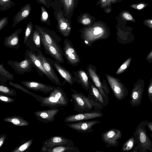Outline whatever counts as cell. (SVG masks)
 <instances>
[{
	"label": "cell",
	"instance_id": "cell-53",
	"mask_svg": "<svg viewBox=\"0 0 152 152\" xmlns=\"http://www.w3.org/2000/svg\"><path fill=\"white\" fill-rule=\"evenodd\" d=\"M150 135L151 137V138L152 139V134L150 133Z\"/></svg>",
	"mask_w": 152,
	"mask_h": 152
},
{
	"label": "cell",
	"instance_id": "cell-38",
	"mask_svg": "<svg viewBox=\"0 0 152 152\" xmlns=\"http://www.w3.org/2000/svg\"><path fill=\"white\" fill-rule=\"evenodd\" d=\"M64 7L65 16H67L70 14L69 0H61Z\"/></svg>",
	"mask_w": 152,
	"mask_h": 152
},
{
	"label": "cell",
	"instance_id": "cell-49",
	"mask_svg": "<svg viewBox=\"0 0 152 152\" xmlns=\"http://www.w3.org/2000/svg\"><path fill=\"white\" fill-rule=\"evenodd\" d=\"M146 60L149 63H152V50L147 55Z\"/></svg>",
	"mask_w": 152,
	"mask_h": 152
},
{
	"label": "cell",
	"instance_id": "cell-7",
	"mask_svg": "<svg viewBox=\"0 0 152 152\" xmlns=\"http://www.w3.org/2000/svg\"><path fill=\"white\" fill-rule=\"evenodd\" d=\"M104 75L115 98L118 100L124 99L128 95L127 88L117 78L106 74Z\"/></svg>",
	"mask_w": 152,
	"mask_h": 152
},
{
	"label": "cell",
	"instance_id": "cell-36",
	"mask_svg": "<svg viewBox=\"0 0 152 152\" xmlns=\"http://www.w3.org/2000/svg\"><path fill=\"white\" fill-rule=\"evenodd\" d=\"M33 26L31 21L29 22L25 29L23 43L26 44L28 39L33 31Z\"/></svg>",
	"mask_w": 152,
	"mask_h": 152
},
{
	"label": "cell",
	"instance_id": "cell-19",
	"mask_svg": "<svg viewBox=\"0 0 152 152\" xmlns=\"http://www.w3.org/2000/svg\"><path fill=\"white\" fill-rule=\"evenodd\" d=\"M48 59L58 73L69 84L72 85L77 82V78L73 76L72 73L62 66L60 63L48 58Z\"/></svg>",
	"mask_w": 152,
	"mask_h": 152
},
{
	"label": "cell",
	"instance_id": "cell-33",
	"mask_svg": "<svg viewBox=\"0 0 152 152\" xmlns=\"http://www.w3.org/2000/svg\"><path fill=\"white\" fill-rule=\"evenodd\" d=\"M33 142V140L32 138L23 144L18 145L12 152H29Z\"/></svg>",
	"mask_w": 152,
	"mask_h": 152
},
{
	"label": "cell",
	"instance_id": "cell-30",
	"mask_svg": "<svg viewBox=\"0 0 152 152\" xmlns=\"http://www.w3.org/2000/svg\"><path fill=\"white\" fill-rule=\"evenodd\" d=\"M9 84L14 88L20 90L23 92L32 96L35 98L38 101L40 102H41V96L37 95L32 92L29 91L26 88L18 83H13L11 81H10L9 82Z\"/></svg>",
	"mask_w": 152,
	"mask_h": 152
},
{
	"label": "cell",
	"instance_id": "cell-10",
	"mask_svg": "<svg viewBox=\"0 0 152 152\" xmlns=\"http://www.w3.org/2000/svg\"><path fill=\"white\" fill-rule=\"evenodd\" d=\"M63 53L68 63L73 66H77L80 59L71 41L65 39L64 41Z\"/></svg>",
	"mask_w": 152,
	"mask_h": 152
},
{
	"label": "cell",
	"instance_id": "cell-46",
	"mask_svg": "<svg viewBox=\"0 0 152 152\" xmlns=\"http://www.w3.org/2000/svg\"><path fill=\"white\" fill-rule=\"evenodd\" d=\"M123 16L125 19L128 20H132L133 19L131 15L126 12L124 13L123 14Z\"/></svg>",
	"mask_w": 152,
	"mask_h": 152
},
{
	"label": "cell",
	"instance_id": "cell-18",
	"mask_svg": "<svg viewBox=\"0 0 152 152\" xmlns=\"http://www.w3.org/2000/svg\"><path fill=\"white\" fill-rule=\"evenodd\" d=\"M21 83L23 86L29 89L45 94L51 93L56 87L36 81H22Z\"/></svg>",
	"mask_w": 152,
	"mask_h": 152
},
{
	"label": "cell",
	"instance_id": "cell-31",
	"mask_svg": "<svg viewBox=\"0 0 152 152\" xmlns=\"http://www.w3.org/2000/svg\"><path fill=\"white\" fill-rule=\"evenodd\" d=\"M137 142L134 136H132L125 141L123 144L122 151L124 152H128L132 150Z\"/></svg>",
	"mask_w": 152,
	"mask_h": 152
},
{
	"label": "cell",
	"instance_id": "cell-5",
	"mask_svg": "<svg viewBox=\"0 0 152 152\" xmlns=\"http://www.w3.org/2000/svg\"><path fill=\"white\" fill-rule=\"evenodd\" d=\"M87 69L93 83L103 96H108L110 92L109 88L105 80H102L95 66L89 64L87 66Z\"/></svg>",
	"mask_w": 152,
	"mask_h": 152
},
{
	"label": "cell",
	"instance_id": "cell-51",
	"mask_svg": "<svg viewBox=\"0 0 152 152\" xmlns=\"http://www.w3.org/2000/svg\"><path fill=\"white\" fill-rule=\"evenodd\" d=\"M147 26L149 28H152V20H149L147 21Z\"/></svg>",
	"mask_w": 152,
	"mask_h": 152
},
{
	"label": "cell",
	"instance_id": "cell-8",
	"mask_svg": "<svg viewBox=\"0 0 152 152\" xmlns=\"http://www.w3.org/2000/svg\"><path fill=\"white\" fill-rule=\"evenodd\" d=\"M53 7L54 9V15L57 22V28L59 32L64 37L69 35L71 31L70 23L64 15L63 11L57 8L56 6Z\"/></svg>",
	"mask_w": 152,
	"mask_h": 152
},
{
	"label": "cell",
	"instance_id": "cell-9",
	"mask_svg": "<svg viewBox=\"0 0 152 152\" xmlns=\"http://www.w3.org/2000/svg\"><path fill=\"white\" fill-rule=\"evenodd\" d=\"M103 116V114L100 110L94 109L90 111L79 113L66 117L64 119L65 122L73 123L85 121Z\"/></svg>",
	"mask_w": 152,
	"mask_h": 152
},
{
	"label": "cell",
	"instance_id": "cell-28",
	"mask_svg": "<svg viewBox=\"0 0 152 152\" xmlns=\"http://www.w3.org/2000/svg\"><path fill=\"white\" fill-rule=\"evenodd\" d=\"M5 122L10 123L17 126H25L29 125V123L22 117L14 115L6 117L3 119Z\"/></svg>",
	"mask_w": 152,
	"mask_h": 152
},
{
	"label": "cell",
	"instance_id": "cell-16",
	"mask_svg": "<svg viewBox=\"0 0 152 152\" xmlns=\"http://www.w3.org/2000/svg\"><path fill=\"white\" fill-rule=\"evenodd\" d=\"M90 88L88 96L94 102L102 106L106 107L109 102L108 96H103L91 80H89Z\"/></svg>",
	"mask_w": 152,
	"mask_h": 152
},
{
	"label": "cell",
	"instance_id": "cell-3",
	"mask_svg": "<svg viewBox=\"0 0 152 152\" xmlns=\"http://www.w3.org/2000/svg\"><path fill=\"white\" fill-rule=\"evenodd\" d=\"M110 33L102 26H95L85 28L81 32V37L84 44L90 46L96 41L107 39Z\"/></svg>",
	"mask_w": 152,
	"mask_h": 152
},
{
	"label": "cell",
	"instance_id": "cell-48",
	"mask_svg": "<svg viewBox=\"0 0 152 152\" xmlns=\"http://www.w3.org/2000/svg\"><path fill=\"white\" fill-rule=\"evenodd\" d=\"M144 120L146 126L152 133V122L148 121L145 119H144Z\"/></svg>",
	"mask_w": 152,
	"mask_h": 152
},
{
	"label": "cell",
	"instance_id": "cell-42",
	"mask_svg": "<svg viewBox=\"0 0 152 152\" xmlns=\"http://www.w3.org/2000/svg\"><path fill=\"white\" fill-rule=\"evenodd\" d=\"M8 23V18L7 17H4L1 18L0 20V31L7 26Z\"/></svg>",
	"mask_w": 152,
	"mask_h": 152
},
{
	"label": "cell",
	"instance_id": "cell-43",
	"mask_svg": "<svg viewBox=\"0 0 152 152\" xmlns=\"http://www.w3.org/2000/svg\"><path fill=\"white\" fill-rule=\"evenodd\" d=\"M81 23L84 25H88L91 22L90 19L87 17L83 18L81 20Z\"/></svg>",
	"mask_w": 152,
	"mask_h": 152
},
{
	"label": "cell",
	"instance_id": "cell-20",
	"mask_svg": "<svg viewBox=\"0 0 152 152\" xmlns=\"http://www.w3.org/2000/svg\"><path fill=\"white\" fill-rule=\"evenodd\" d=\"M42 44L47 54L50 55L55 61L61 64L64 63L63 51L62 49L58 48L45 42L41 38Z\"/></svg>",
	"mask_w": 152,
	"mask_h": 152
},
{
	"label": "cell",
	"instance_id": "cell-2",
	"mask_svg": "<svg viewBox=\"0 0 152 152\" xmlns=\"http://www.w3.org/2000/svg\"><path fill=\"white\" fill-rule=\"evenodd\" d=\"M41 106L53 109L63 106L66 107L69 102L66 93L62 88L59 86L56 87L48 96H41Z\"/></svg>",
	"mask_w": 152,
	"mask_h": 152
},
{
	"label": "cell",
	"instance_id": "cell-37",
	"mask_svg": "<svg viewBox=\"0 0 152 152\" xmlns=\"http://www.w3.org/2000/svg\"><path fill=\"white\" fill-rule=\"evenodd\" d=\"M132 60V58L130 57L127 59L120 66L116 72L117 75L120 74L124 72L129 66Z\"/></svg>",
	"mask_w": 152,
	"mask_h": 152
},
{
	"label": "cell",
	"instance_id": "cell-13",
	"mask_svg": "<svg viewBox=\"0 0 152 152\" xmlns=\"http://www.w3.org/2000/svg\"><path fill=\"white\" fill-rule=\"evenodd\" d=\"M145 87L144 81L140 79L134 84L130 94V103L132 107L138 106L141 104Z\"/></svg>",
	"mask_w": 152,
	"mask_h": 152
},
{
	"label": "cell",
	"instance_id": "cell-34",
	"mask_svg": "<svg viewBox=\"0 0 152 152\" xmlns=\"http://www.w3.org/2000/svg\"><path fill=\"white\" fill-rule=\"evenodd\" d=\"M40 20L43 23H46L48 25H50V20L48 12L44 6H41V15Z\"/></svg>",
	"mask_w": 152,
	"mask_h": 152
},
{
	"label": "cell",
	"instance_id": "cell-11",
	"mask_svg": "<svg viewBox=\"0 0 152 152\" xmlns=\"http://www.w3.org/2000/svg\"><path fill=\"white\" fill-rule=\"evenodd\" d=\"M122 134L120 130L117 129H111L103 132L101 135L103 141L107 147H116L119 144V140L121 138Z\"/></svg>",
	"mask_w": 152,
	"mask_h": 152
},
{
	"label": "cell",
	"instance_id": "cell-41",
	"mask_svg": "<svg viewBox=\"0 0 152 152\" xmlns=\"http://www.w3.org/2000/svg\"><path fill=\"white\" fill-rule=\"evenodd\" d=\"M147 94L149 99L152 104V78L150 80L148 87Z\"/></svg>",
	"mask_w": 152,
	"mask_h": 152
},
{
	"label": "cell",
	"instance_id": "cell-15",
	"mask_svg": "<svg viewBox=\"0 0 152 152\" xmlns=\"http://www.w3.org/2000/svg\"><path fill=\"white\" fill-rule=\"evenodd\" d=\"M101 123L97 120L83 121L73 123H69L66 125L71 129L79 132L83 133L91 132L93 131V127L96 124Z\"/></svg>",
	"mask_w": 152,
	"mask_h": 152
},
{
	"label": "cell",
	"instance_id": "cell-40",
	"mask_svg": "<svg viewBox=\"0 0 152 152\" xmlns=\"http://www.w3.org/2000/svg\"><path fill=\"white\" fill-rule=\"evenodd\" d=\"M39 4H42L49 9L53 2L52 0H36Z\"/></svg>",
	"mask_w": 152,
	"mask_h": 152
},
{
	"label": "cell",
	"instance_id": "cell-17",
	"mask_svg": "<svg viewBox=\"0 0 152 152\" xmlns=\"http://www.w3.org/2000/svg\"><path fill=\"white\" fill-rule=\"evenodd\" d=\"M25 57L29 58L32 61L35 68L38 72L39 75L42 76L44 74L52 82L53 80L49 74L44 68L42 62L38 57L36 53L31 50H26Z\"/></svg>",
	"mask_w": 152,
	"mask_h": 152
},
{
	"label": "cell",
	"instance_id": "cell-50",
	"mask_svg": "<svg viewBox=\"0 0 152 152\" xmlns=\"http://www.w3.org/2000/svg\"><path fill=\"white\" fill-rule=\"evenodd\" d=\"M145 6V4H141L137 5L136 6V8L137 9L141 10L144 8Z\"/></svg>",
	"mask_w": 152,
	"mask_h": 152
},
{
	"label": "cell",
	"instance_id": "cell-27",
	"mask_svg": "<svg viewBox=\"0 0 152 152\" xmlns=\"http://www.w3.org/2000/svg\"><path fill=\"white\" fill-rule=\"evenodd\" d=\"M73 72L74 75L77 79V83L88 92L90 86V80L87 73L83 69H80L76 72L73 71Z\"/></svg>",
	"mask_w": 152,
	"mask_h": 152
},
{
	"label": "cell",
	"instance_id": "cell-4",
	"mask_svg": "<svg viewBox=\"0 0 152 152\" xmlns=\"http://www.w3.org/2000/svg\"><path fill=\"white\" fill-rule=\"evenodd\" d=\"M144 121H141L137 126L134 133V135L137 142L132 152H152V142L149 137L145 127Z\"/></svg>",
	"mask_w": 152,
	"mask_h": 152
},
{
	"label": "cell",
	"instance_id": "cell-26",
	"mask_svg": "<svg viewBox=\"0 0 152 152\" xmlns=\"http://www.w3.org/2000/svg\"><path fill=\"white\" fill-rule=\"evenodd\" d=\"M31 10L30 4H26L22 7L13 18L12 27L15 26L18 23L28 18Z\"/></svg>",
	"mask_w": 152,
	"mask_h": 152
},
{
	"label": "cell",
	"instance_id": "cell-24",
	"mask_svg": "<svg viewBox=\"0 0 152 152\" xmlns=\"http://www.w3.org/2000/svg\"><path fill=\"white\" fill-rule=\"evenodd\" d=\"M26 44L30 50L36 53L41 50L42 45L41 36L37 30L35 28L33 30Z\"/></svg>",
	"mask_w": 152,
	"mask_h": 152
},
{
	"label": "cell",
	"instance_id": "cell-47",
	"mask_svg": "<svg viewBox=\"0 0 152 152\" xmlns=\"http://www.w3.org/2000/svg\"><path fill=\"white\" fill-rule=\"evenodd\" d=\"M102 6L103 7L107 6L110 4L109 0H100Z\"/></svg>",
	"mask_w": 152,
	"mask_h": 152
},
{
	"label": "cell",
	"instance_id": "cell-39",
	"mask_svg": "<svg viewBox=\"0 0 152 152\" xmlns=\"http://www.w3.org/2000/svg\"><path fill=\"white\" fill-rule=\"evenodd\" d=\"M0 100L3 102L11 103L15 102V99L8 96L0 94Z\"/></svg>",
	"mask_w": 152,
	"mask_h": 152
},
{
	"label": "cell",
	"instance_id": "cell-22",
	"mask_svg": "<svg viewBox=\"0 0 152 152\" xmlns=\"http://www.w3.org/2000/svg\"><path fill=\"white\" fill-rule=\"evenodd\" d=\"M75 145L71 140L60 136H54L45 140L43 142V147H50L53 145Z\"/></svg>",
	"mask_w": 152,
	"mask_h": 152
},
{
	"label": "cell",
	"instance_id": "cell-52",
	"mask_svg": "<svg viewBox=\"0 0 152 152\" xmlns=\"http://www.w3.org/2000/svg\"><path fill=\"white\" fill-rule=\"evenodd\" d=\"M110 1V2H114L115 0H109Z\"/></svg>",
	"mask_w": 152,
	"mask_h": 152
},
{
	"label": "cell",
	"instance_id": "cell-29",
	"mask_svg": "<svg viewBox=\"0 0 152 152\" xmlns=\"http://www.w3.org/2000/svg\"><path fill=\"white\" fill-rule=\"evenodd\" d=\"M15 79L13 75L7 70L4 67V64H0V82L6 83Z\"/></svg>",
	"mask_w": 152,
	"mask_h": 152
},
{
	"label": "cell",
	"instance_id": "cell-32",
	"mask_svg": "<svg viewBox=\"0 0 152 152\" xmlns=\"http://www.w3.org/2000/svg\"><path fill=\"white\" fill-rule=\"evenodd\" d=\"M0 94L7 96H16L15 90L9 87L5 83L0 82Z\"/></svg>",
	"mask_w": 152,
	"mask_h": 152
},
{
	"label": "cell",
	"instance_id": "cell-14",
	"mask_svg": "<svg viewBox=\"0 0 152 152\" xmlns=\"http://www.w3.org/2000/svg\"><path fill=\"white\" fill-rule=\"evenodd\" d=\"M36 53L44 68L52 79L53 83L58 86H62V84L56 73L53 65L48 59V58L43 54L40 50Z\"/></svg>",
	"mask_w": 152,
	"mask_h": 152
},
{
	"label": "cell",
	"instance_id": "cell-35",
	"mask_svg": "<svg viewBox=\"0 0 152 152\" xmlns=\"http://www.w3.org/2000/svg\"><path fill=\"white\" fill-rule=\"evenodd\" d=\"M15 5V2L12 0H0V10H8Z\"/></svg>",
	"mask_w": 152,
	"mask_h": 152
},
{
	"label": "cell",
	"instance_id": "cell-44",
	"mask_svg": "<svg viewBox=\"0 0 152 152\" xmlns=\"http://www.w3.org/2000/svg\"><path fill=\"white\" fill-rule=\"evenodd\" d=\"M6 134H2L0 136V148L3 145L4 142L6 138Z\"/></svg>",
	"mask_w": 152,
	"mask_h": 152
},
{
	"label": "cell",
	"instance_id": "cell-45",
	"mask_svg": "<svg viewBox=\"0 0 152 152\" xmlns=\"http://www.w3.org/2000/svg\"><path fill=\"white\" fill-rule=\"evenodd\" d=\"M70 13L72 12L74 6V0H69Z\"/></svg>",
	"mask_w": 152,
	"mask_h": 152
},
{
	"label": "cell",
	"instance_id": "cell-6",
	"mask_svg": "<svg viewBox=\"0 0 152 152\" xmlns=\"http://www.w3.org/2000/svg\"><path fill=\"white\" fill-rule=\"evenodd\" d=\"M34 27L38 31L40 34L41 38L45 42L58 48L61 49L59 43L62 39L55 31L38 25H35Z\"/></svg>",
	"mask_w": 152,
	"mask_h": 152
},
{
	"label": "cell",
	"instance_id": "cell-12",
	"mask_svg": "<svg viewBox=\"0 0 152 152\" xmlns=\"http://www.w3.org/2000/svg\"><path fill=\"white\" fill-rule=\"evenodd\" d=\"M7 63L16 73L21 75L31 72L32 68L35 67L31 60L26 57L24 60L20 61L8 60Z\"/></svg>",
	"mask_w": 152,
	"mask_h": 152
},
{
	"label": "cell",
	"instance_id": "cell-25",
	"mask_svg": "<svg viewBox=\"0 0 152 152\" xmlns=\"http://www.w3.org/2000/svg\"><path fill=\"white\" fill-rule=\"evenodd\" d=\"M40 151L42 152H80V151L78 148L75 145H58L50 147L42 146Z\"/></svg>",
	"mask_w": 152,
	"mask_h": 152
},
{
	"label": "cell",
	"instance_id": "cell-23",
	"mask_svg": "<svg viewBox=\"0 0 152 152\" xmlns=\"http://www.w3.org/2000/svg\"><path fill=\"white\" fill-rule=\"evenodd\" d=\"M22 29L21 28L15 30L10 36L4 38L3 44L5 47L16 49L20 47L19 35Z\"/></svg>",
	"mask_w": 152,
	"mask_h": 152
},
{
	"label": "cell",
	"instance_id": "cell-21",
	"mask_svg": "<svg viewBox=\"0 0 152 152\" xmlns=\"http://www.w3.org/2000/svg\"><path fill=\"white\" fill-rule=\"evenodd\" d=\"M59 111L56 108L35 112L34 114L37 119L45 123L51 122L55 121V116Z\"/></svg>",
	"mask_w": 152,
	"mask_h": 152
},
{
	"label": "cell",
	"instance_id": "cell-1",
	"mask_svg": "<svg viewBox=\"0 0 152 152\" xmlns=\"http://www.w3.org/2000/svg\"><path fill=\"white\" fill-rule=\"evenodd\" d=\"M71 98L74 103V110L79 113L90 111L94 109L102 110L104 107L96 103L83 93L79 92L73 89Z\"/></svg>",
	"mask_w": 152,
	"mask_h": 152
}]
</instances>
